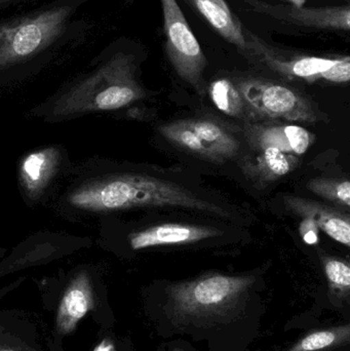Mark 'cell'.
Segmentation results:
<instances>
[{"label":"cell","mask_w":350,"mask_h":351,"mask_svg":"<svg viewBox=\"0 0 350 351\" xmlns=\"http://www.w3.org/2000/svg\"><path fill=\"white\" fill-rule=\"evenodd\" d=\"M92 0H53L0 20V68L25 63L75 43L86 23L80 10Z\"/></svg>","instance_id":"1"},{"label":"cell","mask_w":350,"mask_h":351,"mask_svg":"<svg viewBox=\"0 0 350 351\" xmlns=\"http://www.w3.org/2000/svg\"><path fill=\"white\" fill-rule=\"evenodd\" d=\"M289 1H291L293 5L301 6L305 2V0H289Z\"/></svg>","instance_id":"24"},{"label":"cell","mask_w":350,"mask_h":351,"mask_svg":"<svg viewBox=\"0 0 350 351\" xmlns=\"http://www.w3.org/2000/svg\"><path fill=\"white\" fill-rule=\"evenodd\" d=\"M254 282L252 276L208 274L170 285V311L184 323H218L242 309Z\"/></svg>","instance_id":"3"},{"label":"cell","mask_w":350,"mask_h":351,"mask_svg":"<svg viewBox=\"0 0 350 351\" xmlns=\"http://www.w3.org/2000/svg\"><path fill=\"white\" fill-rule=\"evenodd\" d=\"M96 294L92 280L86 272L77 274L64 291L55 315L53 333L64 338L73 333L78 324L95 311Z\"/></svg>","instance_id":"9"},{"label":"cell","mask_w":350,"mask_h":351,"mask_svg":"<svg viewBox=\"0 0 350 351\" xmlns=\"http://www.w3.org/2000/svg\"><path fill=\"white\" fill-rule=\"evenodd\" d=\"M158 131L175 147L217 164L232 160L240 152L236 136L215 119H178L160 125Z\"/></svg>","instance_id":"4"},{"label":"cell","mask_w":350,"mask_h":351,"mask_svg":"<svg viewBox=\"0 0 350 351\" xmlns=\"http://www.w3.org/2000/svg\"><path fill=\"white\" fill-rule=\"evenodd\" d=\"M238 88L247 108L257 114L273 119L300 123H318L320 113L298 90L261 78H248L238 82Z\"/></svg>","instance_id":"5"},{"label":"cell","mask_w":350,"mask_h":351,"mask_svg":"<svg viewBox=\"0 0 350 351\" xmlns=\"http://www.w3.org/2000/svg\"><path fill=\"white\" fill-rule=\"evenodd\" d=\"M51 165V154L49 152H34L25 158L22 165V174L30 189L34 190L40 187L41 184L47 179Z\"/></svg>","instance_id":"20"},{"label":"cell","mask_w":350,"mask_h":351,"mask_svg":"<svg viewBox=\"0 0 350 351\" xmlns=\"http://www.w3.org/2000/svg\"><path fill=\"white\" fill-rule=\"evenodd\" d=\"M164 12L166 51L175 71L201 92L207 59L176 0H160Z\"/></svg>","instance_id":"6"},{"label":"cell","mask_w":350,"mask_h":351,"mask_svg":"<svg viewBox=\"0 0 350 351\" xmlns=\"http://www.w3.org/2000/svg\"><path fill=\"white\" fill-rule=\"evenodd\" d=\"M209 24L228 43L238 49L246 47L244 30L238 19L230 12L227 4L220 3L217 0H188Z\"/></svg>","instance_id":"15"},{"label":"cell","mask_w":350,"mask_h":351,"mask_svg":"<svg viewBox=\"0 0 350 351\" xmlns=\"http://www.w3.org/2000/svg\"><path fill=\"white\" fill-rule=\"evenodd\" d=\"M70 202L84 210L172 208L213 215L217 218L229 217L224 206L180 184L142 175L118 176L82 188L72 194Z\"/></svg>","instance_id":"2"},{"label":"cell","mask_w":350,"mask_h":351,"mask_svg":"<svg viewBox=\"0 0 350 351\" xmlns=\"http://www.w3.org/2000/svg\"><path fill=\"white\" fill-rule=\"evenodd\" d=\"M245 132L252 149L275 148L284 154L301 156L312 143V134L297 125L253 123L246 125Z\"/></svg>","instance_id":"11"},{"label":"cell","mask_w":350,"mask_h":351,"mask_svg":"<svg viewBox=\"0 0 350 351\" xmlns=\"http://www.w3.org/2000/svg\"><path fill=\"white\" fill-rule=\"evenodd\" d=\"M350 342V326H335L310 332L285 351H332Z\"/></svg>","instance_id":"16"},{"label":"cell","mask_w":350,"mask_h":351,"mask_svg":"<svg viewBox=\"0 0 350 351\" xmlns=\"http://www.w3.org/2000/svg\"><path fill=\"white\" fill-rule=\"evenodd\" d=\"M297 165L298 156L275 148L252 149L245 158L242 171L255 183L271 184L293 172Z\"/></svg>","instance_id":"14"},{"label":"cell","mask_w":350,"mask_h":351,"mask_svg":"<svg viewBox=\"0 0 350 351\" xmlns=\"http://www.w3.org/2000/svg\"><path fill=\"white\" fill-rule=\"evenodd\" d=\"M210 97L215 106L228 117L242 119L248 109L238 86L226 78L210 84Z\"/></svg>","instance_id":"17"},{"label":"cell","mask_w":350,"mask_h":351,"mask_svg":"<svg viewBox=\"0 0 350 351\" xmlns=\"http://www.w3.org/2000/svg\"><path fill=\"white\" fill-rule=\"evenodd\" d=\"M217 1H219L220 3L227 4L226 3L225 0H217Z\"/></svg>","instance_id":"25"},{"label":"cell","mask_w":350,"mask_h":351,"mask_svg":"<svg viewBox=\"0 0 350 351\" xmlns=\"http://www.w3.org/2000/svg\"><path fill=\"white\" fill-rule=\"evenodd\" d=\"M221 235L215 227L205 225L164 223L154 225L132 234L129 245L133 250L191 245Z\"/></svg>","instance_id":"10"},{"label":"cell","mask_w":350,"mask_h":351,"mask_svg":"<svg viewBox=\"0 0 350 351\" xmlns=\"http://www.w3.org/2000/svg\"><path fill=\"white\" fill-rule=\"evenodd\" d=\"M92 351H115V346L110 339L105 338V339H103L102 341L99 343V346L95 348V350Z\"/></svg>","instance_id":"23"},{"label":"cell","mask_w":350,"mask_h":351,"mask_svg":"<svg viewBox=\"0 0 350 351\" xmlns=\"http://www.w3.org/2000/svg\"><path fill=\"white\" fill-rule=\"evenodd\" d=\"M251 8L271 18L296 26L308 28L330 29L349 31L350 10L349 6H331L323 8H304L302 6L282 5L248 0Z\"/></svg>","instance_id":"8"},{"label":"cell","mask_w":350,"mask_h":351,"mask_svg":"<svg viewBox=\"0 0 350 351\" xmlns=\"http://www.w3.org/2000/svg\"><path fill=\"white\" fill-rule=\"evenodd\" d=\"M290 212L318 227L337 243L350 245V221L347 215L322 202L300 196H286L284 199Z\"/></svg>","instance_id":"13"},{"label":"cell","mask_w":350,"mask_h":351,"mask_svg":"<svg viewBox=\"0 0 350 351\" xmlns=\"http://www.w3.org/2000/svg\"><path fill=\"white\" fill-rule=\"evenodd\" d=\"M246 47L244 51L253 58L256 63L268 68L271 71L289 78V80H303L308 82H314L323 80V74L330 69L338 59L328 58L300 57L284 58L275 49L267 47L258 37L253 35L250 31L245 29Z\"/></svg>","instance_id":"7"},{"label":"cell","mask_w":350,"mask_h":351,"mask_svg":"<svg viewBox=\"0 0 350 351\" xmlns=\"http://www.w3.org/2000/svg\"><path fill=\"white\" fill-rule=\"evenodd\" d=\"M174 351H182V350H174Z\"/></svg>","instance_id":"26"},{"label":"cell","mask_w":350,"mask_h":351,"mask_svg":"<svg viewBox=\"0 0 350 351\" xmlns=\"http://www.w3.org/2000/svg\"><path fill=\"white\" fill-rule=\"evenodd\" d=\"M308 188L320 197L336 206L349 210L350 206V183L349 180L334 178H316L308 183Z\"/></svg>","instance_id":"19"},{"label":"cell","mask_w":350,"mask_h":351,"mask_svg":"<svg viewBox=\"0 0 350 351\" xmlns=\"http://www.w3.org/2000/svg\"><path fill=\"white\" fill-rule=\"evenodd\" d=\"M40 0H0V12H5L16 6L27 5V4L37 3Z\"/></svg>","instance_id":"22"},{"label":"cell","mask_w":350,"mask_h":351,"mask_svg":"<svg viewBox=\"0 0 350 351\" xmlns=\"http://www.w3.org/2000/svg\"><path fill=\"white\" fill-rule=\"evenodd\" d=\"M42 329L34 315L0 309V351H49Z\"/></svg>","instance_id":"12"},{"label":"cell","mask_w":350,"mask_h":351,"mask_svg":"<svg viewBox=\"0 0 350 351\" xmlns=\"http://www.w3.org/2000/svg\"><path fill=\"white\" fill-rule=\"evenodd\" d=\"M323 269L331 293L340 299L349 300L350 294L349 263L340 258L323 256Z\"/></svg>","instance_id":"18"},{"label":"cell","mask_w":350,"mask_h":351,"mask_svg":"<svg viewBox=\"0 0 350 351\" xmlns=\"http://www.w3.org/2000/svg\"><path fill=\"white\" fill-rule=\"evenodd\" d=\"M323 80L333 84H347L350 80V58L342 57L323 74Z\"/></svg>","instance_id":"21"}]
</instances>
